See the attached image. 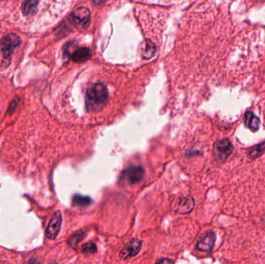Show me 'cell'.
<instances>
[{"label":"cell","mask_w":265,"mask_h":264,"mask_svg":"<svg viewBox=\"0 0 265 264\" xmlns=\"http://www.w3.org/2000/svg\"><path fill=\"white\" fill-rule=\"evenodd\" d=\"M108 100V90L102 83L94 85L87 91L85 95V106L88 112L102 110Z\"/></svg>","instance_id":"cell-1"},{"label":"cell","mask_w":265,"mask_h":264,"mask_svg":"<svg viewBox=\"0 0 265 264\" xmlns=\"http://www.w3.org/2000/svg\"><path fill=\"white\" fill-rule=\"evenodd\" d=\"M21 43L20 37L10 34L7 36L4 37L0 41V50L3 55L4 60L10 61V57L16 47H18Z\"/></svg>","instance_id":"cell-2"},{"label":"cell","mask_w":265,"mask_h":264,"mask_svg":"<svg viewBox=\"0 0 265 264\" xmlns=\"http://www.w3.org/2000/svg\"><path fill=\"white\" fill-rule=\"evenodd\" d=\"M145 177V170L140 166L128 167L122 172L121 179L130 185H135L142 181Z\"/></svg>","instance_id":"cell-3"},{"label":"cell","mask_w":265,"mask_h":264,"mask_svg":"<svg viewBox=\"0 0 265 264\" xmlns=\"http://www.w3.org/2000/svg\"><path fill=\"white\" fill-rule=\"evenodd\" d=\"M233 145L227 139L219 140L215 144L214 156L218 160H224L227 158L233 151Z\"/></svg>","instance_id":"cell-4"},{"label":"cell","mask_w":265,"mask_h":264,"mask_svg":"<svg viewBox=\"0 0 265 264\" xmlns=\"http://www.w3.org/2000/svg\"><path fill=\"white\" fill-rule=\"evenodd\" d=\"M90 12L87 8L80 7L73 12L71 16V22L77 27H86L89 24Z\"/></svg>","instance_id":"cell-5"},{"label":"cell","mask_w":265,"mask_h":264,"mask_svg":"<svg viewBox=\"0 0 265 264\" xmlns=\"http://www.w3.org/2000/svg\"><path fill=\"white\" fill-rule=\"evenodd\" d=\"M142 247V242L138 239H133L126 243L124 248L121 250L119 257L121 259L127 260L135 257L139 254Z\"/></svg>","instance_id":"cell-6"},{"label":"cell","mask_w":265,"mask_h":264,"mask_svg":"<svg viewBox=\"0 0 265 264\" xmlns=\"http://www.w3.org/2000/svg\"><path fill=\"white\" fill-rule=\"evenodd\" d=\"M62 216L61 212H55L49 223L48 226L46 229V236L48 239H54L58 236L62 226Z\"/></svg>","instance_id":"cell-7"},{"label":"cell","mask_w":265,"mask_h":264,"mask_svg":"<svg viewBox=\"0 0 265 264\" xmlns=\"http://www.w3.org/2000/svg\"><path fill=\"white\" fill-rule=\"evenodd\" d=\"M216 243V234L209 232L198 241L196 247L198 250L203 252H210L213 249Z\"/></svg>","instance_id":"cell-8"},{"label":"cell","mask_w":265,"mask_h":264,"mask_svg":"<svg viewBox=\"0 0 265 264\" xmlns=\"http://www.w3.org/2000/svg\"><path fill=\"white\" fill-rule=\"evenodd\" d=\"M195 206V200L192 197H185L181 198L176 205V212L180 214L190 213Z\"/></svg>","instance_id":"cell-9"},{"label":"cell","mask_w":265,"mask_h":264,"mask_svg":"<svg viewBox=\"0 0 265 264\" xmlns=\"http://www.w3.org/2000/svg\"><path fill=\"white\" fill-rule=\"evenodd\" d=\"M69 55L75 62L82 63L90 58L91 50L86 47H81V48L76 49L75 51Z\"/></svg>","instance_id":"cell-10"},{"label":"cell","mask_w":265,"mask_h":264,"mask_svg":"<svg viewBox=\"0 0 265 264\" xmlns=\"http://www.w3.org/2000/svg\"><path fill=\"white\" fill-rule=\"evenodd\" d=\"M245 123L251 131L256 132L260 126V119L252 112H247L245 115Z\"/></svg>","instance_id":"cell-11"},{"label":"cell","mask_w":265,"mask_h":264,"mask_svg":"<svg viewBox=\"0 0 265 264\" xmlns=\"http://www.w3.org/2000/svg\"><path fill=\"white\" fill-rule=\"evenodd\" d=\"M40 0H24L22 4V11L24 16L34 14L38 9Z\"/></svg>","instance_id":"cell-12"},{"label":"cell","mask_w":265,"mask_h":264,"mask_svg":"<svg viewBox=\"0 0 265 264\" xmlns=\"http://www.w3.org/2000/svg\"><path fill=\"white\" fill-rule=\"evenodd\" d=\"M92 203H93V200L88 196L81 195L79 194H75L73 196V204L75 206L85 208L92 205Z\"/></svg>","instance_id":"cell-13"},{"label":"cell","mask_w":265,"mask_h":264,"mask_svg":"<svg viewBox=\"0 0 265 264\" xmlns=\"http://www.w3.org/2000/svg\"><path fill=\"white\" fill-rule=\"evenodd\" d=\"M84 237H85V233H84V232H77V233L73 235V236L69 239V245H70L71 246L75 247V246H77V245L79 243L80 241L83 239Z\"/></svg>","instance_id":"cell-14"},{"label":"cell","mask_w":265,"mask_h":264,"mask_svg":"<svg viewBox=\"0 0 265 264\" xmlns=\"http://www.w3.org/2000/svg\"><path fill=\"white\" fill-rule=\"evenodd\" d=\"M265 151V143L261 144V145L257 146L255 148H253L251 151H250V156L252 158H256L258 156H260L262 153H264Z\"/></svg>","instance_id":"cell-15"},{"label":"cell","mask_w":265,"mask_h":264,"mask_svg":"<svg viewBox=\"0 0 265 264\" xmlns=\"http://www.w3.org/2000/svg\"><path fill=\"white\" fill-rule=\"evenodd\" d=\"M84 254H94L97 251V246L95 243L89 242V243H85L81 249Z\"/></svg>","instance_id":"cell-16"},{"label":"cell","mask_w":265,"mask_h":264,"mask_svg":"<svg viewBox=\"0 0 265 264\" xmlns=\"http://www.w3.org/2000/svg\"><path fill=\"white\" fill-rule=\"evenodd\" d=\"M156 263H157H157H158V264H162V263H174V261H171V260L169 259H161L159 260V261H157Z\"/></svg>","instance_id":"cell-17"}]
</instances>
